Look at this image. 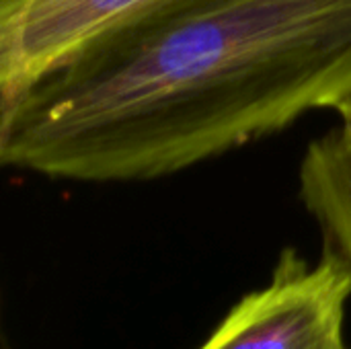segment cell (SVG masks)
I'll list each match as a JSON object with an SVG mask.
<instances>
[{"label":"cell","mask_w":351,"mask_h":349,"mask_svg":"<svg viewBox=\"0 0 351 349\" xmlns=\"http://www.w3.org/2000/svg\"><path fill=\"white\" fill-rule=\"evenodd\" d=\"M351 95V0H156L0 101L4 167L175 175Z\"/></svg>","instance_id":"obj_1"},{"label":"cell","mask_w":351,"mask_h":349,"mask_svg":"<svg viewBox=\"0 0 351 349\" xmlns=\"http://www.w3.org/2000/svg\"><path fill=\"white\" fill-rule=\"evenodd\" d=\"M350 267L329 249L317 263L286 249L269 282L245 294L197 349H350Z\"/></svg>","instance_id":"obj_2"},{"label":"cell","mask_w":351,"mask_h":349,"mask_svg":"<svg viewBox=\"0 0 351 349\" xmlns=\"http://www.w3.org/2000/svg\"><path fill=\"white\" fill-rule=\"evenodd\" d=\"M156 0H0V101L82 41Z\"/></svg>","instance_id":"obj_3"},{"label":"cell","mask_w":351,"mask_h":349,"mask_svg":"<svg viewBox=\"0 0 351 349\" xmlns=\"http://www.w3.org/2000/svg\"><path fill=\"white\" fill-rule=\"evenodd\" d=\"M337 113H339V117H341V123L343 125H348L351 130V95H350V99L337 109Z\"/></svg>","instance_id":"obj_4"}]
</instances>
